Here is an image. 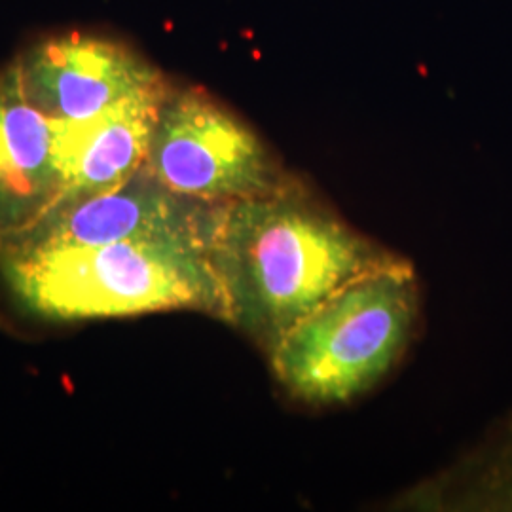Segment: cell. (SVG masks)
<instances>
[{
  "label": "cell",
  "mask_w": 512,
  "mask_h": 512,
  "mask_svg": "<svg viewBox=\"0 0 512 512\" xmlns=\"http://www.w3.org/2000/svg\"><path fill=\"white\" fill-rule=\"evenodd\" d=\"M213 205L192 202L158 183L143 165L126 183L59 205L0 238V253L88 249L129 239L209 234Z\"/></svg>",
  "instance_id": "obj_5"
},
{
  "label": "cell",
  "mask_w": 512,
  "mask_h": 512,
  "mask_svg": "<svg viewBox=\"0 0 512 512\" xmlns=\"http://www.w3.org/2000/svg\"><path fill=\"white\" fill-rule=\"evenodd\" d=\"M207 249L224 294V323L268 355L332 294L395 256L291 181L213 205Z\"/></svg>",
  "instance_id": "obj_1"
},
{
  "label": "cell",
  "mask_w": 512,
  "mask_h": 512,
  "mask_svg": "<svg viewBox=\"0 0 512 512\" xmlns=\"http://www.w3.org/2000/svg\"><path fill=\"white\" fill-rule=\"evenodd\" d=\"M59 186V122L31 99L16 61L0 73V238L46 213Z\"/></svg>",
  "instance_id": "obj_8"
},
{
  "label": "cell",
  "mask_w": 512,
  "mask_h": 512,
  "mask_svg": "<svg viewBox=\"0 0 512 512\" xmlns=\"http://www.w3.org/2000/svg\"><path fill=\"white\" fill-rule=\"evenodd\" d=\"M167 90L162 80L90 120H57L61 186L48 211L112 190L145 165Z\"/></svg>",
  "instance_id": "obj_7"
},
{
  "label": "cell",
  "mask_w": 512,
  "mask_h": 512,
  "mask_svg": "<svg viewBox=\"0 0 512 512\" xmlns=\"http://www.w3.org/2000/svg\"><path fill=\"white\" fill-rule=\"evenodd\" d=\"M19 306L48 321L196 310L226 319L205 236L129 239L88 249L0 253Z\"/></svg>",
  "instance_id": "obj_2"
},
{
  "label": "cell",
  "mask_w": 512,
  "mask_h": 512,
  "mask_svg": "<svg viewBox=\"0 0 512 512\" xmlns=\"http://www.w3.org/2000/svg\"><path fill=\"white\" fill-rule=\"evenodd\" d=\"M19 61L31 99L63 122L90 120L165 80L128 46L90 35L50 38Z\"/></svg>",
  "instance_id": "obj_6"
},
{
  "label": "cell",
  "mask_w": 512,
  "mask_h": 512,
  "mask_svg": "<svg viewBox=\"0 0 512 512\" xmlns=\"http://www.w3.org/2000/svg\"><path fill=\"white\" fill-rule=\"evenodd\" d=\"M418 310L414 270L393 256L349 281L289 330L270 353L274 374L304 403L353 401L403 357Z\"/></svg>",
  "instance_id": "obj_3"
},
{
  "label": "cell",
  "mask_w": 512,
  "mask_h": 512,
  "mask_svg": "<svg viewBox=\"0 0 512 512\" xmlns=\"http://www.w3.org/2000/svg\"><path fill=\"white\" fill-rule=\"evenodd\" d=\"M145 167L173 194L205 205L270 194L289 181L255 131L200 88L167 90Z\"/></svg>",
  "instance_id": "obj_4"
}]
</instances>
